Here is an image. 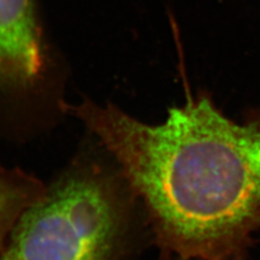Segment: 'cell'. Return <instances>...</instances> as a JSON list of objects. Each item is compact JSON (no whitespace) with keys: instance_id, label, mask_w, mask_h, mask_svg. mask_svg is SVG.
Instances as JSON below:
<instances>
[{"instance_id":"3","label":"cell","mask_w":260,"mask_h":260,"mask_svg":"<svg viewBox=\"0 0 260 260\" xmlns=\"http://www.w3.org/2000/svg\"><path fill=\"white\" fill-rule=\"evenodd\" d=\"M49 53L32 0H0V92L26 102L43 90Z\"/></svg>"},{"instance_id":"5","label":"cell","mask_w":260,"mask_h":260,"mask_svg":"<svg viewBox=\"0 0 260 260\" xmlns=\"http://www.w3.org/2000/svg\"><path fill=\"white\" fill-rule=\"evenodd\" d=\"M159 260H195V259H188V258H181L178 256H172V255H160Z\"/></svg>"},{"instance_id":"1","label":"cell","mask_w":260,"mask_h":260,"mask_svg":"<svg viewBox=\"0 0 260 260\" xmlns=\"http://www.w3.org/2000/svg\"><path fill=\"white\" fill-rule=\"evenodd\" d=\"M61 111L116 161L160 255L249 260L260 234V109L238 123L201 92L157 125L90 99Z\"/></svg>"},{"instance_id":"2","label":"cell","mask_w":260,"mask_h":260,"mask_svg":"<svg viewBox=\"0 0 260 260\" xmlns=\"http://www.w3.org/2000/svg\"><path fill=\"white\" fill-rule=\"evenodd\" d=\"M153 244L140 200L94 137L20 217L0 260H140Z\"/></svg>"},{"instance_id":"4","label":"cell","mask_w":260,"mask_h":260,"mask_svg":"<svg viewBox=\"0 0 260 260\" xmlns=\"http://www.w3.org/2000/svg\"><path fill=\"white\" fill-rule=\"evenodd\" d=\"M45 191L46 182L35 175L0 162V249L24 211Z\"/></svg>"}]
</instances>
